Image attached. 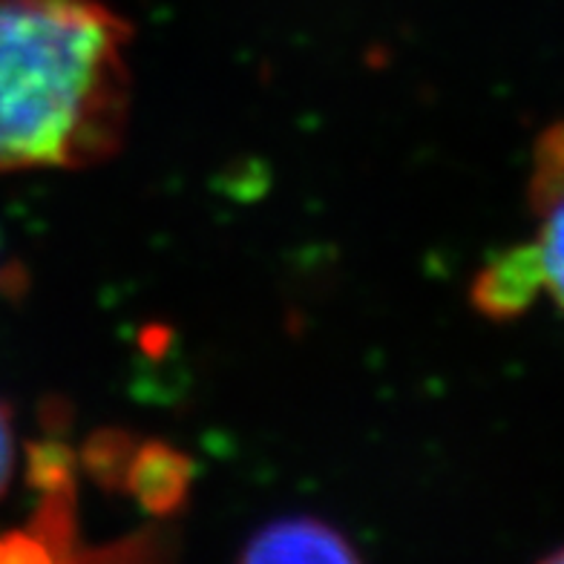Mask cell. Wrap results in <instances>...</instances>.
Wrapping results in <instances>:
<instances>
[{"mask_svg": "<svg viewBox=\"0 0 564 564\" xmlns=\"http://www.w3.org/2000/svg\"><path fill=\"white\" fill-rule=\"evenodd\" d=\"M130 37L101 0H0V173L78 171L119 153Z\"/></svg>", "mask_w": 564, "mask_h": 564, "instance_id": "cell-1", "label": "cell"}, {"mask_svg": "<svg viewBox=\"0 0 564 564\" xmlns=\"http://www.w3.org/2000/svg\"><path fill=\"white\" fill-rule=\"evenodd\" d=\"M544 291L542 257L535 242H519L498 251L473 282V305L484 317L507 323L533 308Z\"/></svg>", "mask_w": 564, "mask_h": 564, "instance_id": "cell-2", "label": "cell"}, {"mask_svg": "<svg viewBox=\"0 0 564 564\" xmlns=\"http://www.w3.org/2000/svg\"><path fill=\"white\" fill-rule=\"evenodd\" d=\"M191 484L194 460L185 453L162 441L135 438L121 478V492L133 498L135 505L153 516H173L191 496Z\"/></svg>", "mask_w": 564, "mask_h": 564, "instance_id": "cell-3", "label": "cell"}, {"mask_svg": "<svg viewBox=\"0 0 564 564\" xmlns=\"http://www.w3.org/2000/svg\"><path fill=\"white\" fill-rule=\"evenodd\" d=\"M242 562H357V550L319 519H280L248 539Z\"/></svg>", "mask_w": 564, "mask_h": 564, "instance_id": "cell-4", "label": "cell"}, {"mask_svg": "<svg viewBox=\"0 0 564 564\" xmlns=\"http://www.w3.org/2000/svg\"><path fill=\"white\" fill-rule=\"evenodd\" d=\"M530 208L542 210L564 196V121L550 124L533 150V176H530Z\"/></svg>", "mask_w": 564, "mask_h": 564, "instance_id": "cell-5", "label": "cell"}, {"mask_svg": "<svg viewBox=\"0 0 564 564\" xmlns=\"http://www.w3.org/2000/svg\"><path fill=\"white\" fill-rule=\"evenodd\" d=\"M539 216V237L533 239L542 257L544 291L564 312V196L550 202L547 208L535 210Z\"/></svg>", "mask_w": 564, "mask_h": 564, "instance_id": "cell-6", "label": "cell"}, {"mask_svg": "<svg viewBox=\"0 0 564 564\" xmlns=\"http://www.w3.org/2000/svg\"><path fill=\"white\" fill-rule=\"evenodd\" d=\"M15 426H12V412L3 401H0V501L9 492V484L15 476Z\"/></svg>", "mask_w": 564, "mask_h": 564, "instance_id": "cell-7", "label": "cell"}, {"mask_svg": "<svg viewBox=\"0 0 564 564\" xmlns=\"http://www.w3.org/2000/svg\"><path fill=\"white\" fill-rule=\"evenodd\" d=\"M547 562H550V564H564V547H558L556 553H550Z\"/></svg>", "mask_w": 564, "mask_h": 564, "instance_id": "cell-8", "label": "cell"}]
</instances>
